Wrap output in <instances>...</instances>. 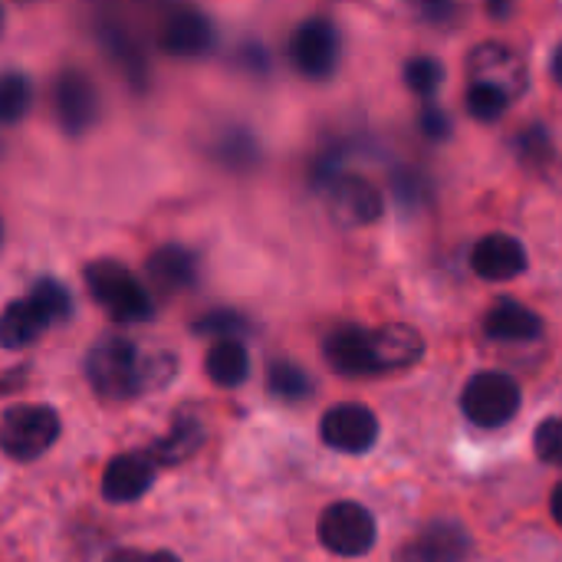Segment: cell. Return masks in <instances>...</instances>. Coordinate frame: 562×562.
I'll return each instance as SVG.
<instances>
[{"label": "cell", "instance_id": "obj_23", "mask_svg": "<svg viewBox=\"0 0 562 562\" xmlns=\"http://www.w3.org/2000/svg\"><path fill=\"white\" fill-rule=\"evenodd\" d=\"M30 296L43 306V313L53 319V326L56 323H66L69 319V313H72V296H69V290L59 283V280H36L33 283V290H30Z\"/></svg>", "mask_w": 562, "mask_h": 562}, {"label": "cell", "instance_id": "obj_9", "mask_svg": "<svg viewBox=\"0 0 562 562\" xmlns=\"http://www.w3.org/2000/svg\"><path fill=\"white\" fill-rule=\"evenodd\" d=\"M319 438L326 448L342 451V454H366L379 441V418L372 408L346 402L336 405L323 415L319 422Z\"/></svg>", "mask_w": 562, "mask_h": 562}, {"label": "cell", "instance_id": "obj_31", "mask_svg": "<svg viewBox=\"0 0 562 562\" xmlns=\"http://www.w3.org/2000/svg\"><path fill=\"white\" fill-rule=\"evenodd\" d=\"M510 7H514V0H487V10H491L494 16H507Z\"/></svg>", "mask_w": 562, "mask_h": 562}, {"label": "cell", "instance_id": "obj_35", "mask_svg": "<svg viewBox=\"0 0 562 562\" xmlns=\"http://www.w3.org/2000/svg\"><path fill=\"white\" fill-rule=\"evenodd\" d=\"M0 240H3V224H0Z\"/></svg>", "mask_w": 562, "mask_h": 562}, {"label": "cell", "instance_id": "obj_17", "mask_svg": "<svg viewBox=\"0 0 562 562\" xmlns=\"http://www.w3.org/2000/svg\"><path fill=\"white\" fill-rule=\"evenodd\" d=\"M484 333L497 342H530L540 339L543 323L533 310L514 300H501L487 316H484Z\"/></svg>", "mask_w": 562, "mask_h": 562}, {"label": "cell", "instance_id": "obj_11", "mask_svg": "<svg viewBox=\"0 0 562 562\" xmlns=\"http://www.w3.org/2000/svg\"><path fill=\"white\" fill-rule=\"evenodd\" d=\"M214 46V23L194 7H175L158 26V49L178 59L204 56Z\"/></svg>", "mask_w": 562, "mask_h": 562}, {"label": "cell", "instance_id": "obj_26", "mask_svg": "<svg viewBox=\"0 0 562 562\" xmlns=\"http://www.w3.org/2000/svg\"><path fill=\"white\" fill-rule=\"evenodd\" d=\"M247 319L240 313H231V310H217V313H207L194 323V333L201 336H214V339H237L240 333H247Z\"/></svg>", "mask_w": 562, "mask_h": 562}, {"label": "cell", "instance_id": "obj_4", "mask_svg": "<svg viewBox=\"0 0 562 562\" xmlns=\"http://www.w3.org/2000/svg\"><path fill=\"white\" fill-rule=\"evenodd\" d=\"M59 438V415L49 405H13L0 418V451L10 461H36Z\"/></svg>", "mask_w": 562, "mask_h": 562}, {"label": "cell", "instance_id": "obj_3", "mask_svg": "<svg viewBox=\"0 0 562 562\" xmlns=\"http://www.w3.org/2000/svg\"><path fill=\"white\" fill-rule=\"evenodd\" d=\"M89 296L115 319V323H148L155 316V303L148 290L115 260H95L82 273Z\"/></svg>", "mask_w": 562, "mask_h": 562}, {"label": "cell", "instance_id": "obj_14", "mask_svg": "<svg viewBox=\"0 0 562 562\" xmlns=\"http://www.w3.org/2000/svg\"><path fill=\"white\" fill-rule=\"evenodd\" d=\"M155 471H158V464L148 451L119 454L109 461V468L102 474V497L109 504H132L151 491Z\"/></svg>", "mask_w": 562, "mask_h": 562}, {"label": "cell", "instance_id": "obj_21", "mask_svg": "<svg viewBox=\"0 0 562 562\" xmlns=\"http://www.w3.org/2000/svg\"><path fill=\"white\" fill-rule=\"evenodd\" d=\"M33 86L23 72H0V125H13L30 112Z\"/></svg>", "mask_w": 562, "mask_h": 562}, {"label": "cell", "instance_id": "obj_16", "mask_svg": "<svg viewBox=\"0 0 562 562\" xmlns=\"http://www.w3.org/2000/svg\"><path fill=\"white\" fill-rule=\"evenodd\" d=\"M53 326V319L43 313V306L33 296L13 300L3 306L0 313V346L3 349H26L33 346L46 329Z\"/></svg>", "mask_w": 562, "mask_h": 562}, {"label": "cell", "instance_id": "obj_20", "mask_svg": "<svg viewBox=\"0 0 562 562\" xmlns=\"http://www.w3.org/2000/svg\"><path fill=\"white\" fill-rule=\"evenodd\" d=\"M201 445H204V425L194 415H181L175 418L168 435H161L151 445L148 454L155 458V464H184Z\"/></svg>", "mask_w": 562, "mask_h": 562}, {"label": "cell", "instance_id": "obj_5", "mask_svg": "<svg viewBox=\"0 0 562 562\" xmlns=\"http://www.w3.org/2000/svg\"><path fill=\"white\" fill-rule=\"evenodd\" d=\"M461 412L477 428H504L520 412V385L504 372H481L464 385Z\"/></svg>", "mask_w": 562, "mask_h": 562}, {"label": "cell", "instance_id": "obj_6", "mask_svg": "<svg viewBox=\"0 0 562 562\" xmlns=\"http://www.w3.org/2000/svg\"><path fill=\"white\" fill-rule=\"evenodd\" d=\"M375 517L356 501H339L319 517V540L336 557H366L375 547Z\"/></svg>", "mask_w": 562, "mask_h": 562}, {"label": "cell", "instance_id": "obj_10", "mask_svg": "<svg viewBox=\"0 0 562 562\" xmlns=\"http://www.w3.org/2000/svg\"><path fill=\"white\" fill-rule=\"evenodd\" d=\"M326 207L342 227H369L382 217V194L359 175H336L326 191Z\"/></svg>", "mask_w": 562, "mask_h": 562}, {"label": "cell", "instance_id": "obj_1", "mask_svg": "<svg viewBox=\"0 0 562 562\" xmlns=\"http://www.w3.org/2000/svg\"><path fill=\"white\" fill-rule=\"evenodd\" d=\"M323 356L333 372L349 379H369V375H389L415 366L425 356V339L412 326H382V329H362V326H339L326 336Z\"/></svg>", "mask_w": 562, "mask_h": 562}, {"label": "cell", "instance_id": "obj_24", "mask_svg": "<svg viewBox=\"0 0 562 562\" xmlns=\"http://www.w3.org/2000/svg\"><path fill=\"white\" fill-rule=\"evenodd\" d=\"M507 105H510L507 92H501V89H494L487 82H471V89H468V112L474 119L494 122V119H501L507 112Z\"/></svg>", "mask_w": 562, "mask_h": 562}, {"label": "cell", "instance_id": "obj_19", "mask_svg": "<svg viewBox=\"0 0 562 562\" xmlns=\"http://www.w3.org/2000/svg\"><path fill=\"white\" fill-rule=\"evenodd\" d=\"M204 375L221 389H237L250 375V356L240 339H217L204 356Z\"/></svg>", "mask_w": 562, "mask_h": 562}, {"label": "cell", "instance_id": "obj_34", "mask_svg": "<svg viewBox=\"0 0 562 562\" xmlns=\"http://www.w3.org/2000/svg\"><path fill=\"white\" fill-rule=\"evenodd\" d=\"M0 33H3V7H0Z\"/></svg>", "mask_w": 562, "mask_h": 562}, {"label": "cell", "instance_id": "obj_8", "mask_svg": "<svg viewBox=\"0 0 562 562\" xmlns=\"http://www.w3.org/2000/svg\"><path fill=\"white\" fill-rule=\"evenodd\" d=\"M290 59L306 79H329L339 63V33L326 16L303 20L290 36Z\"/></svg>", "mask_w": 562, "mask_h": 562}, {"label": "cell", "instance_id": "obj_15", "mask_svg": "<svg viewBox=\"0 0 562 562\" xmlns=\"http://www.w3.org/2000/svg\"><path fill=\"white\" fill-rule=\"evenodd\" d=\"M471 267L477 277L504 283L514 280L527 270V250L517 237L510 234H487L474 244L471 250Z\"/></svg>", "mask_w": 562, "mask_h": 562}, {"label": "cell", "instance_id": "obj_30", "mask_svg": "<svg viewBox=\"0 0 562 562\" xmlns=\"http://www.w3.org/2000/svg\"><path fill=\"white\" fill-rule=\"evenodd\" d=\"M422 7H425V16L431 23H445L454 13V0H425Z\"/></svg>", "mask_w": 562, "mask_h": 562}, {"label": "cell", "instance_id": "obj_13", "mask_svg": "<svg viewBox=\"0 0 562 562\" xmlns=\"http://www.w3.org/2000/svg\"><path fill=\"white\" fill-rule=\"evenodd\" d=\"M471 557V537L454 520H438L412 537L402 550V562H464Z\"/></svg>", "mask_w": 562, "mask_h": 562}, {"label": "cell", "instance_id": "obj_29", "mask_svg": "<svg viewBox=\"0 0 562 562\" xmlns=\"http://www.w3.org/2000/svg\"><path fill=\"white\" fill-rule=\"evenodd\" d=\"M109 562H181L171 553H135V550H119L115 557H109Z\"/></svg>", "mask_w": 562, "mask_h": 562}, {"label": "cell", "instance_id": "obj_32", "mask_svg": "<svg viewBox=\"0 0 562 562\" xmlns=\"http://www.w3.org/2000/svg\"><path fill=\"white\" fill-rule=\"evenodd\" d=\"M550 510H553V520L562 527V484L553 491V497H550Z\"/></svg>", "mask_w": 562, "mask_h": 562}, {"label": "cell", "instance_id": "obj_18", "mask_svg": "<svg viewBox=\"0 0 562 562\" xmlns=\"http://www.w3.org/2000/svg\"><path fill=\"white\" fill-rule=\"evenodd\" d=\"M148 277L168 293L191 290L198 283V257L188 247L165 244L148 257Z\"/></svg>", "mask_w": 562, "mask_h": 562}, {"label": "cell", "instance_id": "obj_2", "mask_svg": "<svg viewBox=\"0 0 562 562\" xmlns=\"http://www.w3.org/2000/svg\"><path fill=\"white\" fill-rule=\"evenodd\" d=\"M171 372H175L171 356H158L145 362L135 342L122 336L99 339L86 356V379L92 392L105 402H128L155 385H165Z\"/></svg>", "mask_w": 562, "mask_h": 562}, {"label": "cell", "instance_id": "obj_33", "mask_svg": "<svg viewBox=\"0 0 562 562\" xmlns=\"http://www.w3.org/2000/svg\"><path fill=\"white\" fill-rule=\"evenodd\" d=\"M553 76H557V82L562 86V46L557 49V56H553Z\"/></svg>", "mask_w": 562, "mask_h": 562}, {"label": "cell", "instance_id": "obj_12", "mask_svg": "<svg viewBox=\"0 0 562 562\" xmlns=\"http://www.w3.org/2000/svg\"><path fill=\"white\" fill-rule=\"evenodd\" d=\"M468 72L474 82H487V86L507 92L510 99H517L527 89V63L517 49H510L504 43L477 46L468 59Z\"/></svg>", "mask_w": 562, "mask_h": 562}, {"label": "cell", "instance_id": "obj_22", "mask_svg": "<svg viewBox=\"0 0 562 562\" xmlns=\"http://www.w3.org/2000/svg\"><path fill=\"white\" fill-rule=\"evenodd\" d=\"M267 389L283 402H300L313 392V379L296 362H273L267 372Z\"/></svg>", "mask_w": 562, "mask_h": 562}, {"label": "cell", "instance_id": "obj_27", "mask_svg": "<svg viewBox=\"0 0 562 562\" xmlns=\"http://www.w3.org/2000/svg\"><path fill=\"white\" fill-rule=\"evenodd\" d=\"M533 451L540 454V461L562 468V418H547L537 425L533 431Z\"/></svg>", "mask_w": 562, "mask_h": 562}, {"label": "cell", "instance_id": "obj_25", "mask_svg": "<svg viewBox=\"0 0 562 562\" xmlns=\"http://www.w3.org/2000/svg\"><path fill=\"white\" fill-rule=\"evenodd\" d=\"M445 79V69L435 56H415L405 63V82L418 95H435Z\"/></svg>", "mask_w": 562, "mask_h": 562}, {"label": "cell", "instance_id": "obj_28", "mask_svg": "<svg viewBox=\"0 0 562 562\" xmlns=\"http://www.w3.org/2000/svg\"><path fill=\"white\" fill-rule=\"evenodd\" d=\"M422 128L431 135V138H445L448 132H451V122H448V115L441 112V109H425V115H422Z\"/></svg>", "mask_w": 562, "mask_h": 562}, {"label": "cell", "instance_id": "obj_7", "mask_svg": "<svg viewBox=\"0 0 562 562\" xmlns=\"http://www.w3.org/2000/svg\"><path fill=\"white\" fill-rule=\"evenodd\" d=\"M49 102H53V119L66 135H86L102 115V95L95 82L79 69H66L56 76Z\"/></svg>", "mask_w": 562, "mask_h": 562}]
</instances>
